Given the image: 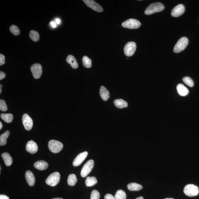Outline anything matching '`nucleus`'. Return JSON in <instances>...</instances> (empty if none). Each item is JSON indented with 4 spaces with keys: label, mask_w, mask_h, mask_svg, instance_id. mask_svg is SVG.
<instances>
[{
    "label": "nucleus",
    "mask_w": 199,
    "mask_h": 199,
    "mask_svg": "<svg viewBox=\"0 0 199 199\" xmlns=\"http://www.w3.org/2000/svg\"><path fill=\"white\" fill-rule=\"evenodd\" d=\"M97 180L95 177H88L85 180L86 186L92 187L94 185L97 183Z\"/></svg>",
    "instance_id": "24"
},
{
    "label": "nucleus",
    "mask_w": 199,
    "mask_h": 199,
    "mask_svg": "<svg viewBox=\"0 0 199 199\" xmlns=\"http://www.w3.org/2000/svg\"><path fill=\"white\" fill-rule=\"evenodd\" d=\"M30 37L33 41H38L40 39V36L37 31L34 30H31L30 33Z\"/></svg>",
    "instance_id": "29"
},
{
    "label": "nucleus",
    "mask_w": 199,
    "mask_h": 199,
    "mask_svg": "<svg viewBox=\"0 0 199 199\" xmlns=\"http://www.w3.org/2000/svg\"><path fill=\"white\" fill-rule=\"evenodd\" d=\"M136 43L134 42H129L125 45L124 48V53L127 57H131L134 54L136 50Z\"/></svg>",
    "instance_id": "8"
},
{
    "label": "nucleus",
    "mask_w": 199,
    "mask_h": 199,
    "mask_svg": "<svg viewBox=\"0 0 199 199\" xmlns=\"http://www.w3.org/2000/svg\"><path fill=\"white\" fill-rule=\"evenodd\" d=\"M141 25V23L139 21L133 18L127 20L122 24V27L131 29L139 28Z\"/></svg>",
    "instance_id": "6"
},
{
    "label": "nucleus",
    "mask_w": 199,
    "mask_h": 199,
    "mask_svg": "<svg viewBox=\"0 0 199 199\" xmlns=\"http://www.w3.org/2000/svg\"><path fill=\"white\" fill-rule=\"evenodd\" d=\"M185 11V7L182 4H179L173 9L171 15L173 17H178L182 15Z\"/></svg>",
    "instance_id": "12"
},
{
    "label": "nucleus",
    "mask_w": 199,
    "mask_h": 199,
    "mask_svg": "<svg viewBox=\"0 0 199 199\" xmlns=\"http://www.w3.org/2000/svg\"><path fill=\"white\" fill-rule=\"evenodd\" d=\"M3 127V125L2 124V122H0V129H2V128Z\"/></svg>",
    "instance_id": "41"
},
{
    "label": "nucleus",
    "mask_w": 199,
    "mask_h": 199,
    "mask_svg": "<svg viewBox=\"0 0 199 199\" xmlns=\"http://www.w3.org/2000/svg\"><path fill=\"white\" fill-rule=\"evenodd\" d=\"M66 60L68 63L73 68L76 69L78 67V64L74 56L70 55H69L66 58Z\"/></svg>",
    "instance_id": "19"
},
{
    "label": "nucleus",
    "mask_w": 199,
    "mask_h": 199,
    "mask_svg": "<svg viewBox=\"0 0 199 199\" xmlns=\"http://www.w3.org/2000/svg\"><path fill=\"white\" fill-rule=\"evenodd\" d=\"M114 103L117 107L120 109L127 107L128 105L127 102L122 99H115L114 101Z\"/></svg>",
    "instance_id": "21"
},
{
    "label": "nucleus",
    "mask_w": 199,
    "mask_h": 199,
    "mask_svg": "<svg viewBox=\"0 0 199 199\" xmlns=\"http://www.w3.org/2000/svg\"><path fill=\"white\" fill-rule=\"evenodd\" d=\"M55 23L58 24H60V20L59 19V18H57V19H56Z\"/></svg>",
    "instance_id": "39"
},
{
    "label": "nucleus",
    "mask_w": 199,
    "mask_h": 199,
    "mask_svg": "<svg viewBox=\"0 0 199 199\" xmlns=\"http://www.w3.org/2000/svg\"><path fill=\"white\" fill-rule=\"evenodd\" d=\"M2 89L0 88V93L1 94V93H2Z\"/></svg>",
    "instance_id": "43"
},
{
    "label": "nucleus",
    "mask_w": 199,
    "mask_h": 199,
    "mask_svg": "<svg viewBox=\"0 0 199 199\" xmlns=\"http://www.w3.org/2000/svg\"><path fill=\"white\" fill-rule=\"evenodd\" d=\"M0 109L3 112H6L8 109L6 103L3 99H1L0 100Z\"/></svg>",
    "instance_id": "33"
},
{
    "label": "nucleus",
    "mask_w": 199,
    "mask_h": 199,
    "mask_svg": "<svg viewBox=\"0 0 199 199\" xmlns=\"http://www.w3.org/2000/svg\"><path fill=\"white\" fill-rule=\"evenodd\" d=\"M10 30L11 32L14 35L18 36L20 34V30L19 28L17 26L14 25H11L10 27Z\"/></svg>",
    "instance_id": "30"
},
{
    "label": "nucleus",
    "mask_w": 199,
    "mask_h": 199,
    "mask_svg": "<svg viewBox=\"0 0 199 199\" xmlns=\"http://www.w3.org/2000/svg\"><path fill=\"white\" fill-rule=\"evenodd\" d=\"M188 39L186 37H183L180 38L174 46L173 51L174 53H178L183 51L188 45Z\"/></svg>",
    "instance_id": "2"
},
{
    "label": "nucleus",
    "mask_w": 199,
    "mask_h": 199,
    "mask_svg": "<svg viewBox=\"0 0 199 199\" xmlns=\"http://www.w3.org/2000/svg\"><path fill=\"white\" fill-rule=\"evenodd\" d=\"M99 94L101 97L104 101H107L109 98V92L104 86H102L100 87Z\"/></svg>",
    "instance_id": "18"
},
{
    "label": "nucleus",
    "mask_w": 199,
    "mask_h": 199,
    "mask_svg": "<svg viewBox=\"0 0 199 199\" xmlns=\"http://www.w3.org/2000/svg\"><path fill=\"white\" fill-rule=\"evenodd\" d=\"M88 154V152L86 151L79 154L73 161V166L76 167L80 165L85 159L87 156Z\"/></svg>",
    "instance_id": "13"
},
{
    "label": "nucleus",
    "mask_w": 199,
    "mask_h": 199,
    "mask_svg": "<svg viewBox=\"0 0 199 199\" xmlns=\"http://www.w3.org/2000/svg\"><path fill=\"white\" fill-rule=\"evenodd\" d=\"M52 199H63V198H54Z\"/></svg>",
    "instance_id": "42"
},
{
    "label": "nucleus",
    "mask_w": 199,
    "mask_h": 199,
    "mask_svg": "<svg viewBox=\"0 0 199 199\" xmlns=\"http://www.w3.org/2000/svg\"><path fill=\"white\" fill-rule=\"evenodd\" d=\"M83 2L88 7H89L93 11L98 12H102L103 9L102 7L99 4L97 3L93 0H83Z\"/></svg>",
    "instance_id": "9"
},
{
    "label": "nucleus",
    "mask_w": 199,
    "mask_h": 199,
    "mask_svg": "<svg viewBox=\"0 0 199 199\" xmlns=\"http://www.w3.org/2000/svg\"><path fill=\"white\" fill-rule=\"evenodd\" d=\"M82 63L83 66L86 68H90L92 67V60L87 56H85L83 57Z\"/></svg>",
    "instance_id": "28"
},
{
    "label": "nucleus",
    "mask_w": 199,
    "mask_h": 199,
    "mask_svg": "<svg viewBox=\"0 0 199 199\" xmlns=\"http://www.w3.org/2000/svg\"><path fill=\"white\" fill-rule=\"evenodd\" d=\"M164 5L160 2L155 3L149 6L145 10V14L151 15L156 13L161 12L164 9Z\"/></svg>",
    "instance_id": "1"
},
{
    "label": "nucleus",
    "mask_w": 199,
    "mask_h": 199,
    "mask_svg": "<svg viewBox=\"0 0 199 199\" xmlns=\"http://www.w3.org/2000/svg\"><path fill=\"white\" fill-rule=\"evenodd\" d=\"M5 57L3 55L0 54V65L2 66L5 64Z\"/></svg>",
    "instance_id": "34"
},
{
    "label": "nucleus",
    "mask_w": 199,
    "mask_h": 199,
    "mask_svg": "<svg viewBox=\"0 0 199 199\" xmlns=\"http://www.w3.org/2000/svg\"><path fill=\"white\" fill-rule=\"evenodd\" d=\"M25 177L27 184L31 186L34 185L35 183V178L34 174L31 171H28L25 174Z\"/></svg>",
    "instance_id": "15"
},
{
    "label": "nucleus",
    "mask_w": 199,
    "mask_h": 199,
    "mask_svg": "<svg viewBox=\"0 0 199 199\" xmlns=\"http://www.w3.org/2000/svg\"><path fill=\"white\" fill-rule=\"evenodd\" d=\"M198 187L193 184H189L185 185L184 189V192L189 197H194L198 195Z\"/></svg>",
    "instance_id": "3"
},
{
    "label": "nucleus",
    "mask_w": 199,
    "mask_h": 199,
    "mask_svg": "<svg viewBox=\"0 0 199 199\" xmlns=\"http://www.w3.org/2000/svg\"><path fill=\"white\" fill-rule=\"evenodd\" d=\"M48 146L50 151L54 153L60 152L63 148V145L61 142L55 140L49 141Z\"/></svg>",
    "instance_id": "5"
},
{
    "label": "nucleus",
    "mask_w": 199,
    "mask_h": 199,
    "mask_svg": "<svg viewBox=\"0 0 199 199\" xmlns=\"http://www.w3.org/2000/svg\"><path fill=\"white\" fill-rule=\"evenodd\" d=\"M22 122L25 129L27 131H30L32 128L33 121L29 115L25 114L23 115Z\"/></svg>",
    "instance_id": "11"
},
{
    "label": "nucleus",
    "mask_w": 199,
    "mask_h": 199,
    "mask_svg": "<svg viewBox=\"0 0 199 199\" xmlns=\"http://www.w3.org/2000/svg\"><path fill=\"white\" fill-rule=\"evenodd\" d=\"M9 131H7L0 136V145L3 146L6 145L7 139L10 135Z\"/></svg>",
    "instance_id": "23"
},
{
    "label": "nucleus",
    "mask_w": 199,
    "mask_h": 199,
    "mask_svg": "<svg viewBox=\"0 0 199 199\" xmlns=\"http://www.w3.org/2000/svg\"><path fill=\"white\" fill-rule=\"evenodd\" d=\"M1 156L3 159L5 165L7 166H11L13 163V159L11 155L8 153L5 152L2 154Z\"/></svg>",
    "instance_id": "20"
},
{
    "label": "nucleus",
    "mask_w": 199,
    "mask_h": 199,
    "mask_svg": "<svg viewBox=\"0 0 199 199\" xmlns=\"http://www.w3.org/2000/svg\"><path fill=\"white\" fill-rule=\"evenodd\" d=\"M31 70L34 78H40L42 73V67L41 65L39 63H36L33 65L31 66Z\"/></svg>",
    "instance_id": "10"
},
{
    "label": "nucleus",
    "mask_w": 199,
    "mask_h": 199,
    "mask_svg": "<svg viewBox=\"0 0 199 199\" xmlns=\"http://www.w3.org/2000/svg\"><path fill=\"white\" fill-rule=\"evenodd\" d=\"M164 199H174L173 198H167Z\"/></svg>",
    "instance_id": "44"
},
{
    "label": "nucleus",
    "mask_w": 199,
    "mask_h": 199,
    "mask_svg": "<svg viewBox=\"0 0 199 199\" xmlns=\"http://www.w3.org/2000/svg\"><path fill=\"white\" fill-rule=\"evenodd\" d=\"M127 188L128 190L131 191H138L142 189V185L135 183H131L128 184Z\"/></svg>",
    "instance_id": "22"
},
{
    "label": "nucleus",
    "mask_w": 199,
    "mask_h": 199,
    "mask_svg": "<svg viewBox=\"0 0 199 199\" xmlns=\"http://www.w3.org/2000/svg\"><path fill=\"white\" fill-rule=\"evenodd\" d=\"M104 199H115V198L112 194H108L105 196Z\"/></svg>",
    "instance_id": "35"
},
{
    "label": "nucleus",
    "mask_w": 199,
    "mask_h": 199,
    "mask_svg": "<svg viewBox=\"0 0 199 199\" xmlns=\"http://www.w3.org/2000/svg\"><path fill=\"white\" fill-rule=\"evenodd\" d=\"M1 117L5 122L9 123L12 122L14 116L11 114L2 113L1 115Z\"/></svg>",
    "instance_id": "25"
},
{
    "label": "nucleus",
    "mask_w": 199,
    "mask_h": 199,
    "mask_svg": "<svg viewBox=\"0 0 199 199\" xmlns=\"http://www.w3.org/2000/svg\"><path fill=\"white\" fill-rule=\"evenodd\" d=\"M183 81L185 84L190 87H193L194 86V82H193L192 79L188 76L184 77L183 79Z\"/></svg>",
    "instance_id": "31"
},
{
    "label": "nucleus",
    "mask_w": 199,
    "mask_h": 199,
    "mask_svg": "<svg viewBox=\"0 0 199 199\" xmlns=\"http://www.w3.org/2000/svg\"><path fill=\"white\" fill-rule=\"evenodd\" d=\"M115 199H126L127 195L125 192L123 190H118L114 196Z\"/></svg>",
    "instance_id": "27"
},
{
    "label": "nucleus",
    "mask_w": 199,
    "mask_h": 199,
    "mask_svg": "<svg viewBox=\"0 0 199 199\" xmlns=\"http://www.w3.org/2000/svg\"><path fill=\"white\" fill-rule=\"evenodd\" d=\"M94 166V161L93 160H90L83 166L81 171V176L85 177L90 173Z\"/></svg>",
    "instance_id": "7"
},
{
    "label": "nucleus",
    "mask_w": 199,
    "mask_h": 199,
    "mask_svg": "<svg viewBox=\"0 0 199 199\" xmlns=\"http://www.w3.org/2000/svg\"><path fill=\"white\" fill-rule=\"evenodd\" d=\"M60 179V173L55 172L53 173L49 176L46 180V184L51 186H55L58 184Z\"/></svg>",
    "instance_id": "4"
},
{
    "label": "nucleus",
    "mask_w": 199,
    "mask_h": 199,
    "mask_svg": "<svg viewBox=\"0 0 199 199\" xmlns=\"http://www.w3.org/2000/svg\"><path fill=\"white\" fill-rule=\"evenodd\" d=\"M26 149L30 154H34L38 151V146L34 141H30L27 142L26 145Z\"/></svg>",
    "instance_id": "14"
},
{
    "label": "nucleus",
    "mask_w": 199,
    "mask_h": 199,
    "mask_svg": "<svg viewBox=\"0 0 199 199\" xmlns=\"http://www.w3.org/2000/svg\"><path fill=\"white\" fill-rule=\"evenodd\" d=\"M100 194L97 190H93L91 194L90 199H99Z\"/></svg>",
    "instance_id": "32"
},
{
    "label": "nucleus",
    "mask_w": 199,
    "mask_h": 199,
    "mask_svg": "<svg viewBox=\"0 0 199 199\" xmlns=\"http://www.w3.org/2000/svg\"><path fill=\"white\" fill-rule=\"evenodd\" d=\"M51 26L53 27V28H55L57 27V24H56L55 22H54V21H51Z\"/></svg>",
    "instance_id": "38"
},
{
    "label": "nucleus",
    "mask_w": 199,
    "mask_h": 199,
    "mask_svg": "<svg viewBox=\"0 0 199 199\" xmlns=\"http://www.w3.org/2000/svg\"><path fill=\"white\" fill-rule=\"evenodd\" d=\"M136 199H144V198L143 197H142V196H140V197L137 198Z\"/></svg>",
    "instance_id": "40"
},
{
    "label": "nucleus",
    "mask_w": 199,
    "mask_h": 199,
    "mask_svg": "<svg viewBox=\"0 0 199 199\" xmlns=\"http://www.w3.org/2000/svg\"><path fill=\"white\" fill-rule=\"evenodd\" d=\"M0 86H1V88L2 87V85L1 84V85H0Z\"/></svg>",
    "instance_id": "45"
},
{
    "label": "nucleus",
    "mask_w": 199,
    "mask_h": 199,
    "mask_svg": "<svg viewBox=\"0 0 199 199\" xmlns=\"http://www.w3.org/2000/svg\"><path fill=\"white\" fill-rule=\"evenodd\" d=\"M0 199H9V198L5 195H1Z\"/></svg>",
    "instance_id": "37"
},
{
    "label": "nucleus",
    "mask_w": 199,
    "mask_h": 199,
    "mask_svg": "<svg viewBox=\"0 0 199 199\" xmlns=\"http://www.w3.org/2000/svg\"><path fill=\"white\" fill-rule=\"evenodd\" d=\"M6 74L4 72L2 71L0 72V80H2L3 79L5 78L6 77Z\"/></svg>",
    "instance_id": "36"
},
{
    "label": "nucleus",
    "mask_w": 199,
    "mask_h": 199,
    "mask_svg": "<svg viewBox=\"0 0 199 199\" xmlns=\"http://www.w3.org/2000/svg\"><path fill=\"white\" fill-rule=\"evenodd\" d=\"M77 182V178L75 174H70L69 176L68 179V183L70 186H74L75 185Z\"/></svg>",
    "instance_id": "26"
},
{
    "label": "nucleus",
    "mask_w": 199,
    "mask_h": 199,
    "mask_svg": "<svg viewBox=\"0 0 199 199\" xmlns=\"http://www.w3.org/2000/svg\"><path fill=\"white\" fill-rule=\"evenodd\" d=\"M177 92L180 96H185L188 94L189 90L188 89L182 84L180 83V84L177 85Z\"/></svg>",
    "instance_id": "17"
},
{
    "label": "nucleus",
    "mask_w": 199,
    "mask_h": 199,
    "mask_svg": "<svg viewBox=\"0 0 199 199\" xmlns=\"http://www.w3.org/2000/svg\"><path fill=\"white\" fill-rule=\"evenodd\" d=\"M34 166L37 169L40 171H44L47 169L48 167V164L46 161H36L34 164Z\"/></svg>",
    "instance_id": "16"
}]
</instances>
